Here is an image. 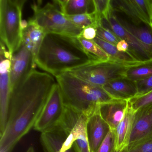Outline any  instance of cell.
Here are the masks:
<instances>
[{
  "mask_svg": "<svg viewBox=\"0 0 152 152\" xmlns=\"http://www.w3.org/2000/svg\"><path fill=\"white\" fill-rule=\"evenodd\" d=\"M56 83L53 75L35 69L12 90L7 125L0 136V152H12L34 127Z\"/></svg>",
  "mask_w": 152,
  "mask_h": 152,
  "instance_id": "1",
  "label": "cell"
},
{
  "mask_svg": "<svg viewBox=\"0 0 152 152\" xmlns=\"http://www.w3.org/2000/svg\"><path fill=\"white\" fill-rule=\"evenodd\" d=\"M93 61L77 37L55 33L45 34L35 58L36 65L55 77Z\"/></svg>",
  "mask_w": 152,
  "mask_h": 152,
  "instance_id": "2",
  "label": "cell"
},
{
  "mask_svg": "<svg viewBox=\"0 0 152 152\" xmlns=\"http://www.w3.org/2000/svg\"><path fill=\"white\" fill-rule=\"evenodd\" d=\"M66 106L89 117L112 98L102 87L92 85L69 72L55 77Z\"/></svg>",
  "mask_w": 152,
  "mask_h": 152,
  "instance_id": "3",
  "label": "cell"
},
{
  "mask_svg": "<svg viewBox=\"0 0 152 152\" xmlns=\"http://www.w3.org/2000/svg\"><path fill=\"white\" fill-rule=\"evenodd\" d=\"M25 0H0V37L10 54L23 42L21 24Z\"/></svg>",
  "mask_w": 152,
  "mask_h": 152,
  "instance_id": "4",
  "label": "cell"
},
{
  "mask_svg": "<svg viewBox=\"0 0 152 152\" xmlns=\"http://www.w3.org/2000/svg\"><path fill=\"white\" fill-rule=\"evenodd\" d=\"M43 7L34 4L33 18L45 33H55L78 37L83 29L69 21L60 10L55 1Z\"/></svg>",
  "mask_w": 152,
  "mask_h": 152,
  "instance_id": "5",
  "label": "cell"
},
{
  "mask_svg": "<svg viewBox=\"0 0 152 152\" xmlns=\"http://www.w3.org/2000/svg\"><path fill=\"white\" fill-rule=\"evenodd\" d=\"M130 66L110 60L93 61L68 72L92 85L102 88L111 81L125 77L126 71Z\"/></svg>",
  "mask_w": 152,
  "mask_h": 152,
  "instance_id": "6",
  "label": "cell"
},
{
  "mask_svg": "<svg viewBox=\"0 0 152 152\" xmlns=\"http://www.w3.org/2000/svg\"><path fill=\"white\" fill-rule=\"evenodd\" d=\"M65 110L62 93L57 83L34 125V129L42 132L55 127L63 118Z\"/></svg>",
  "mask_w": 152,
  "mask_h": 152,
  "instance_id": "7",
  "label": "cell"
},
{
  "mask_svg": "<svg viewBox=\"0 0 152 152\" xmlns=\"http://www.w3.org/2000/svg\"><path fill=\"white\" fill-rule=\"evenodd\" d=\"M12 54L3 42H1L0 49V136L7 125L9 104L11 94L10 84V66Z\"/></svg>",
  "mask_w": 152,
  "mask_h": 152,
  "instance_id": "8",
  "label": "cell"
},
{
  "mask_svg": "<svg viewBox=\"0 0 152 152\" xmlns=\"http://www.w3.org/2000/svg\"><path fill=\"white\" fill-rule=\"evenodd\" d=\"M100 25L112 31L121 40L129 45L128 52L137 61L145 62L152 59V48L140 42L125 30L115 19L113 10L108 20L102 19Z\"/></svg>",
  "mask_w": 152,
  "mask_h": 152,
  "instance_id": "9",
  "label": "cell"
},
{
  "mask_svg": "<svg viewBox=\"0 0 152 152\" xmlns=\"http://www.w3.org/2000/svg\"><path fill=\"white\" fill-rule=\"evenodd\" d=\"M36 65L32 53L22 42L20 47L12 54L11 56L10 73L11 91L35 70Z\"/></svg>",
  "mask_w": 152,
  "mask_h": 152,
  "instance_id": "10",
  "label": "cell"
},
{
  "mask_svg": "<svg viewBox=\"0 0 152 152\" xmlns=\"http://www.w3.org/2000/svg\"><path fill=\"white\" fill-rule=\"evenodd\" d=\"M152 136V105L134 112V118L128 146Z\"/></svg>",
  "mask_w": 152,
  "mask_h": 152,
  "instance_id": "11",
  "label": "cell"
},
{
  "mask_svg": "<svg viewBox=\"0 0 152 152\" xmlns=\"http://www.w3.org/2000/svg\"><path fill=\"white\" fill-rule=\"evenodd\" d=\"M111 130L108 124L101 117L99 110L88 117L87 133L91 152H96L100 144Z\"/></svg>",
  "mask_w": 152,
  "mask_h": 152,
  "instance_id": "12",
  "label": "cell"
},
{
  "mask_svg": "<svg viewBox=\"0 0 152 152\" xmlns=\"http://www.w3.org/2000/svg\"><path fill=\"white\" fill-rule=\"evenodd\" d=\"M128 100L113 99L99 105V113L111 130H115L125 117L129 107Z\"/></svg>",
  "mask_w": 152,
  "mask_h": 152,
  "instance_id": "13",
  "label": "cell"
},
{
  "mask_svg": "<svg viewBox=\"0 0 152 152\" xmlns=\"http://www.w3.org/2000/svg\"><path fill=\"white\" fill-rule=\"evenodd\" d=\"M113 12L117 22L126 31L140 42L152 48V25L145 23H136L123 14L113 10Z\"/></svg>",
  "mask_w": 152,
  "mask_h": 152,
  "instance_id": "14",
  "label": "cell"
},
{
  "mask_svg": "<svg viewBox=\"0 0 152 152\" xmlns=\"http://www.w3.org/2000/svg\"><path fill=\"white\" fill-rule=\"evenodd\" d=\"M102 88L113 99L129 101L137 93L135 82L125 77L111 81Z\"/></svg>",
  "mask_w": 152,
  "mask_h": 152,
  "instance_id": "15",
  "label": "cell"
},
{
  "mask_svg": "<svg viewBox=\"0 0 152 152\" xmlns=\"http://www.w3.org/2000/svg\"><path fill=\"white\" fill-rule=\"evenodd\" d=\"M55 2L65 16L92 15L96 13L94 0H57Z\"/></svg>",
  "mask_w": 152,
  "mask_h": 152,
  "instance_id": "16",
  "label": "cell"
},
{
  "mask_svg": "<svg viewBox=\"0 0 152 152\" xmlns=\"http://www.w3.org/2000/svg\"><path fill=\"white\" fill-rule=\"evenodd\" d=\"M28 22V26L22 31V42L32 52L35 59L46 33L33 18H31Z\"/></svg>",
  "mask_w": 152,
  "mask_h": 152,
  "instance_id": "17",
  "label": "cell"
},
{
  "mask_svg": "<svg viewBox=\"0 0 152 152\" xmlns=\"http://www.w3.org/2000/svg\"><path fill=\"white\" fill-rule=\"evenodd\" d=\"M107 55L109 60L114 62L134 66L143 62H139L134 58L129 52L119 51L116 46L107 42L97 37L93 40Z\"/></svg>",
  "mask_w": 152,
  "mask_h": 152,
  "instance_id": "18",
  "label": "cell"
},
{
  "mask_svg": "<svg viewBox=\"0 0 152 152\" xmlns=\"http://www.w3.org/2000/svg\"><path fill=\"white\" fill-rule=\"evenodd\" d=\"M134 115V112L128 107L125 117L115 130V149L116 151H122L128 145L132 129Z\"/></svg>",
  "mask_w": 152,
  "mask_h": 152,
  "instance_id": "19",
  "label": "cell"
},
{
  "mask_svg": "<svg viewBox=\"0 0 152 152\" xmlns=\"http://www.w3.org/2000/svg\"><path fill=\"white\" fill-rule=\"evenodd\" d=\"M111 4L113 11L123 14L132 22L136 23H146L139 14L131 0H111Z\"/></svg>",
  "mask_w": 152,
  "mask_h": 152,
  "instance_id": "20",
  "label": "cell"
},
{
  "mask_svg": "<svg viewBox=\"0 0 152 152\" xmlns=\"http://www.w3.org/2000/svg\"><path fill=\"white\" fill-rule=\"evenodd\" d=\"M152 75V59L134 66L126 71L125 78L136 81Z\"/></svg>",
  "mask_w": 152,
  "mask_h": 152,
  "instance_id": "21",
  "label": "cell"
},
{
  "mask_svg": "<svg viewBox=\"0 0 152 152\" xmlns=\"http://www.w3.org/2000/svg\"><path fill=\"white\" fill-rule=\"evenodd\" d=\"M83 48L88 54L96 61L109 60L108 55L93 40L85 39L80 36L77 37Z\"/></svg>",
  "mask_w": 152,
  "mask_h": 152,
  "instance_id": "22",
  "label": "cell"
},
{
  "mask_svg": "<svg viewBox=\"0 0 152 152\" xmlns=\"http://www.w3.org/2000/svg\"><path fill=\"white\" fill-rule=\"evenodd\" d=\"M131 1L143 20L152 25V0H131Z\"/></svg>",
  "mask_w": 152,
  "mask_h": 152,
  "instance_id": "23",
  "label": "cell"
},
{
  "mask_svg": "<svg viewBox=\"0 0 152 152\" xmlns=\"http://www.w3.org/2000/svg\"><path fill=\"white\" fill-rule=\"evenodd\" d=\"M65 16L73 24L83 30L91 26H97L99 23L97 20L95 13L92 15L84 14Z\"/></svg>",
  "mask_w": 152,
  "mask_h": 152,
  "instance_id": "24",
  "label": "cell"
},
{
  "mask_svg": "<svg viewBox=\"0 0 152 152\" xmlns=\"http://www.w3.org/2000/svg\"><path fill=\"white\" fill-rule=\"evenodd\" d=\"M96 15L99 23L102 19L108 20L112 12L111 0H94Z\"/></svg>",
  "mask_w": 152,
  "mask_h": 152,
  "instance_id": "25",
  "label": "cell"
},
{
  "mask_svg": "<svg viewBox=\"0 0 152 152\" xmlns=\"http://www.w3.org/2000/svg\"><path fill=\"white\" fill-rule=\"evenodd\" d=\"M129 107L135 112L140 108L152 105V91L140 96H136L128 101Z\"/></svg>",
  "mask_w": 152,
  "mask_h": 152,
  "instance_id": "26",
  "label": "cell"
},
{
  "mask_svg": "<svg viewBox=\"0 0 152 152\" xmlns=\"http://www.w3.org/2000/svg\"><path fill=\"white\" fill-rule=\"evenodd\" d=\"M121 152H152V136L126 146Z\"/></svg>",
  "mask_w": 152,
  "mask_h": 152,
  "instance_id": "27",
  "label": "cell"
},
{
  "mask_svg": "<svg viewBox=\"0 0 152 152\" xmlns=\"http://www.w3.org/2000/svg\"><path fill=\"white\" fill-rule=\"evenodd\" d=\"M97 37L116 46L121 39L110 29L98 24L96 26Z\"/></svg>",
  "mask_w": 152,
  "mask_h": 152,
  "instance_id": "28",
  "label": "cell"
},
{
  "mask_svg": "<svg viewBox=\"0 0 152 152\" xmlns=\"http://www.w3.org/2000/svg\"><path fill=\"white\" fill-rule=\"evenodd\" d=\"M115 145V131L111 130L102 142L96 152H113Z\"/></svg>",
  "mask_w": 152,
  "mask_h": 152,
  "instance_id": "29",
  "label": "cell"
},
{
  "mask_svg": "<svg viewBox=\"0 0 152 152\" xmlns=\"http://www.w3.org/2000/svg\"><path fill=\"white\" fill-rule=\"evenodd\" d=\"M135 82L137 91L136 96H141L152 91V75Z\"/></svg>",
  "mask_w": 152,
  "mask_h": 152,
  "instance_id": "30",
  "label": "cell"
},
{
  "mask_svg": "<svg viewBox=\"0 0 152 152\" xmlns=\"http://www.w3.org/2000/svg\"><path fill=\"white\" fill-rule=\"evenodd\" d=\"M97 26H88L83 30L80 36L85 39L93 40L97 36Z\"/></svg>",
  "mask_w": 152,
  "mask_h": 152,
  "instance_id": "31",
  "label": "cell"
},
{
  "mask_svg": "<svg viewBox=\"0 0 152 152\" xmlns=\"http://www.w3.org/2000/svg\"><path fill=\"white\" fill-rule=\"evenodd\" d=\"M116 48L121 52H128L129 45L125 40H121L116 46Z\"/></svg>",
  "mask_w": 152,
  "mask_h": 152,
  "instance_id": "32",
  "label": "cell"
},
{
  "mask_svg": "<svg viewBox=\"0 0 152 152\" xmlns=\"http://www.w3.org/2000/svg\"><path fill=\"white\" fill-rule=\"evenodd\" d=\"M28 22H27L26 20H22L21 22V26L22 31L25 29L28 26Z\"/></svg>",
  "mask_w": 152,
  "mask_h": 152,
  "instance_id": "33",
  "label": "cell"
},
{
  "mask_svg": "<svg viewBox=\"0 0 152 152\" xmlns=\"http://www.w3.org/2000/svg\"><path fill=\"white\" fill-rule=\"evenodd\" d=\"M65 152H77V151L76 148H75V147L74 146V145H73L72 146L71 148H69L68 150L66 151Z\"/></svg>",
  "mask_w": 152,
  "mask_h": 152,
  "instance_id": "34",
  "label": "cell"
},
{
  "mask_svg": "<svg viewBox=\"0 0 152 152\" xmlns=\"http://www.w3.org/2000/svg\"><path fill=\"white\" fill-rule=\"evenodd\" d=\"M26 152H34V148L33 147L31 146L29 148Z\"/></svg>",
  "mask_w": 152,
  "mask_h": 152,
  "instance_id": "35",
  "label": "cell"
},
{
  "mask_svg": "<svg viewBox=\"0 0 152 152\" xmlns=\"http://www.w3.org/2000/svg\"><path fill=\"white\" fill-rule=\"evenodd\" d=\"M121 151H116V150H115V149H114V151H113V152H121Z\"/></svg>",
  "mask_w": 152,
  "mask_h": 152,
  "instance_id": "36",
  "label": "cell"
}]
</instances>
